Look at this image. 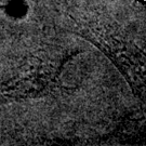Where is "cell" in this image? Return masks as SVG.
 Segmentation results:
<instances>
[{
  "mask_svg": "<svg viewBox=\"0 0 146 146\" xmlns=\"http://www.w3.org/2000/svg\"><path fill=\"white\" fill-rule=\"evenodd\" d=\"M76 33L110 58L133 93L146 103V53L110 22L84 19L78 22Z\"/></svg>",
  "mask_w": 146,
  "mask_h": 146,
  "instance_id": "cell-1",
  "label": "cell"
},
{
  "mask_svg": "<svg viewBox=\"0 0 146 146\" xmlns=\"http://www.w3.org/2000/svg\"><path fill=\"white\" fill-rule=\"evenodd\" d=\"M2 8H5V7L3 5H0V9H2Z\"/></svg>",
  "mask_w": 146,
  "mask_h": 146,
  "instance_id": "cell-2",
  "label": "cell"
}]
</instances>
